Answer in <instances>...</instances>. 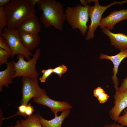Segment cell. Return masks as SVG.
<instances>
[{
	"instance_id": "1",
	"label": "cell",
	"mask_w": 127,
	"mask_h": 127,
	"mask_svg": "<svg viewBox=\"0 0 127 127\" xmlns=\"http://www.w3.org/2000/svg\"><path fill=\"white\" fill-rule=\"evenodd\" d=\"M37 5L42 11L40 20L44 27L48 28L53 26L62 31L66 20L63 5L55 0H40Z\"/></svg>"
},
{
	"instance_id": "2",
	"label": "cell",
	"mask_w": 127,
	"mask_h": 127,
	"mask_svg": "<svg viewBox=\"0 0 127 127\" xmlns=\"http://www.w3.org/2000/svg\"><path fill=\"white\" fill-rule=\"evenodd\" d=\"M4 7L9 29H17L26 19L36 16L35 8L30 6L28 0H11Z\"/></svg>"
},
{
	"instance_id": "3",
	"label": "cell",
	"mask_w": 127,
	"mask_h": 127,
	"mask_svg": "<svg viewBox=\"0 0 127 127\" xmlns=\"http://www.w3.org/2000/svg\"><path fill=\"white\" fill-rule=\"evenodd\" d=\"M90 6L84 7L80 4L67 7L65 11L66 20L72 29H79L82 36H85L88 27L89 20L88 9Z\"/></svg>"
},
{
	"instance_id": "4",
	"label": "cell",
	"mask_w": 127,
	"mask_h": 127,
	"mask_svg": "<svg viewBox=\"0 0 127 127\" xmlns=\"http://www.w3.org/2000/svg\"><path fill=\"white\" fill-rule=\"evenodd\" d=\"M41 54L40 48L36 49L32 58L29 61L24 60L22 54L17 55V62L14 61V66L15 71L13 79L17 77H28L37 79L39 73L36 70V66L37 60Z\"/></svg>"
},
{
	"instance_id": "5",
	"label": "cell",
	"mask_w": 127,
	"mask_h": 127,
	"mask_svg": "<svg viewBox=\"0 0 127 127\" xmlns=\"http://www.w3.org/2000/svg\"><path fill=\"white\" fill-rule=\"evenodd\" d=\"M87 1L89 4L94 2L95 3L93 6H89L88 9L89 16L91 21L90 25L89 27L85 36L86 40H88L94 37V32L97 27L100 25L102 15L104 12L112 5L117 4H123L126 3L127 0L115 1L105 6L101 5L98 0H88Z\"/></svg>"
},
{
	"instance_id": "6",
	"label": "cell",
	"mask_w": 127,
	"mask_h": 127,
	"mask_svg": "<svg viewBox=\"0 0 127 127\" xmlns=\"http://www.w3.org/2000/svg\"><path fill=\"white\" fill-rule=\"evenodd\" d=\"M19 31L17 29H10L6 27L4 28L0 37L7 42L12 50L14 56L21 54L28 61L31 59L30 56H33L31 51L25 48L22 45L19 36Z\"/></svg>"
},
{
	"instance_id": "7",
	"label": "cell",
	"mask_w": 127,
	"mask_h": 127,
	"mask_svg": "<svg viewBox=\"0 0 127 127\" xmlns=\"http://www.w3.org/2000/svg\"><path fill=\"white\" fill-rule=\"evenodd\" d=\"M22 96L21 104L26 106L32 98H38L47 95L46 91L41 88L38 84L37 79L28 77H23L21 79Z\"/></svg>"
},
{
	"instance_id": "8",
	"label": "cell",
	"mask_w": 127,
	"mask_h": 127,
	"mask_svg": "<svg viewBox=\"0 0 127 127\" xmlns=\"http://www.w3.org/2000/svg\"><path fill=\"white\" fill-rule=\"evenodd\" d=\"M33 102L36 103L41 104L50 108L55 115L57 113L67 109H71L72 107L68 103L65 101H60L50 98L47 95H44L38 98H32Z\"/></svg>"
},
{
	"instance_id": "9",
	"label": "cell",
	"mask_w": 127,
	"mask_h": 127,
	"mask_svg": "<svg viewBox=\"0 0 127 127\" xmlns=\"http://www.w3.org/2000/svg\"><path fill=\"white\" fill-rule=\"evenodd\" d=\"M126 20L127 9L114 10L105 17L102 18L99 26L102 29L107 27L110 30H112L117 23Z\"/></svg>"
},
{
	"instance_id": "10",
	"label": "cell",
	"mask_w": 127,
	"mask_h": 127,
	"mask_svg": "<svg viewBox=\"0 0 127 127\" xmlns=\"http://www.w3.org/2000/svg\"><path fill=\"white\" fill-rule=\"evenodd\" d=\"M127 57V50L120 51L117 55L112 56H110L101 53L99 58L101 59H106L111 61L113 63L114 67L113 69V75L112 77L113 81L114 86L116 90L115 93L118 91L119 87V80L117 76L118 68L121 62L125 58Z\"/></svg>"
},
{
	"instance_id": "11",
	"label": "cell",
	"mask_w": 127,
	"mask_h": 127,
	"mask_svg": "<svg viewBox=\"0 0 127 127\" xmlns=\"http://www.w3.org/2000/svg\"><path fill=\"white\" fill-rule=\"evenodd\" d=\"M102 32L109 38L111 45L120 51L127 50V35L124 33H114L107 28L102 29Z\"/></svg>"
},
{
	"instance_id": "12",
	"label": "cell",
	"mask_w": 127,
	"mask_h": 127,
	"mask_svg": "<svg viewBox=\"0 0 127 127\" xmlns=\"http://www.w3.org/2000/svg\"><path fill=\"white\" fill-rule=\"evenodd\" d=\"M41 28L38 17L35 16L25 20L19 25L17 29L19 31L32 34H38Z\"/></svg>"
},
{
	"instance_id": "13",
	"label": "cell",
	"mask_w": 127,
	"mask_h": 127,
	"mask_svg": "<svg viewBox=\"0 0 127 127\" xmlns=\"http://www.w3.org/2000/svg\"><path fill=\"white\" fill-rule=\"evenodd\" d=\"M114 104L109 114L111 119L115 123L122 111L127 107V89L120 94Z\"/></svg>"
},
{
	"instance_id": "14",
	"label": "cell",
	"mask_w": 127,
	"mask_h": 127,
	"mask_svg": "<svg viewBox=\"0 0 127 127\" xmlns=\"http://www.w3.org/2000/svg\"><path fill=\"white\" fill-rule=\"evenodd\" d=\"M14 61H9L6 64L7 67L4 70L0 71V92L3 91V87H9V85L13 83L12 79L15 71Z\"/></svg>"
},
{
	"instance_id": "15",
	"label": "cell",
	"mask_w": 127,
	"mask_h": 127,
	"mask_svg": "<svg viewBox=\"0 0 127 127\" xmlns=\"http://www.w3.org/2000/svg\"><path fill=\"white\" fill-rule=\"evenodd\" d=\"M21 42L25 48L31 51L36 48L40 43V38L38 34H32L19 31Z\"/></svg>"
},
{
	"instance_id": "16",
	"label": "cell",
	"mask_w": 127,
	"mask_h": 127,
	"mask_svg": "<svg viewBox=\"0 0 127 127\" xmlns=\"http://www.w3.org/2000/svg\"><path fill=\"white\" fill-rule=\"evenodd\" d=\"M70 112V109L65 110L62 112L60 115H55L54 118L50 120L44 119L38 112V114L43 127H61L63 121L69 115Z\"/></svg>"
},
{
	"instance_id": "17",
	"label": "cell",
	"mask_w": 127,
	"mask_h": 127,
	"mask_svg": "<svg viewBox=\"0 0 127 127\" xmlns=\"http://www.w3.org/2000/svg\"><path fill=\"white\" fill-rule=\"evenodd\" d=\"M20 122L24 127H43L38 114H33L25 119H21Z\"/></svg>"
},
{
	"instance_id": "18",
	"label": "cell",
	"mask_w": 127,
	"mask_h": 127,
	"mask_svg": "<svg viewBox=\"0 0 127 127\" xmlns=\"http://www.w3.org/2000/svg\"><path fill=\"white\" fill-rule=\"evenodd\" d=\"M7 26V21L4 7H0V34L3 33L4 28Z\"/></svg>"
},
{
	"instance_id": "19",
	"label": "cell",
	"mask_w": 127,
	"mask_h": 127,
	"mask_svg": "<svg viewBox=\"0 0 127 127\" xmlns=\"http://www.w3.org/2000/svg\"><path fill=\"white\" fill-rule=\"evenodd\" d=\"M12 57L11 55L8 52L0 48V65L7 64L8 62V59Z\"/></svg>"
},
{
	"instance_id": "20",
	"label": "cell",
	"mask_w": 127,
	"mask_h": 127,
	"mask_svg": "<svg viewBox=\"0 0 127 127\" xmlns=\"http://www.w3.org/2000/svg\"><path fill=\"white\" fill-rule=\"evenodd\" d=\"M0 48H1L10 54L12 56V58L14 56L12 52L8 43L5 39L0 37Z\"/></svg>"
},
{
	"instance_id": "21",
	"label": "cell",
	"mask_w": 127,
	"mask_h": 127,
	"mask_svg": "<svg viewBox=\"0 0 127 127\" xmlns=\"http://www.w3.org/2000/svg\"><path fill=\"white\" fill-rule=\"evenodd\" d=\"M26 106L23 104H21L18 107V111L15 114L12 116L7 117L6 118H4V120L8 119L13 117L16 116L20 115L24 117L26 119L27 118V117L25 114V110Z\"/></svg>"
},
{
	"instance_id": "22",
	"label": "cell",
	"mask_w": 127,
	"mask_h": 127,
	"mask_svg": "<svg viewBox=\"0 0 127 127\" xmlns=\"http://www.w3.org/2000/svg\"><path fill=\"white\" fill-rule=\"evenodd\" d=\"M43 75L39 78V80L42 83L45 82L47 78L53 73V69L50 68L47 69H43L42 71Z\"/></svg>"
},
{
	"instance_id": "23",
	"label": "cell",
	"mask_w": 127,
	"mask_h": 127,
	"mask_svg": "<svg viewBox=\"0 0 127 127\" xmlns=\"http://www.w3.org/2000/svg\"><path fill=\"white\" fill-rule=\"evenodd\" d=\"M127 89V77L124 79L120 87L119 88L118 92L114 95V103L115 102L120 94L125 90Z\"/></svg>"
},
{
	"instance_id": "24",
	"label": "cell",
	"mask_w": 127,
	"mask_h": 127,
	"mask_svg": "<svg viewBox=\"0 0 127 127\" xmlns=\"http://www.w3.org/2000/svg\"><path fill=\"white\" fill-rule=\"evenodd\" d=\"M67 70L66 66L64 65H61L53 69V73L61 77Z\"/></svg>"
},
{
	"instance_id": "25",
	"label": "cell",
	"mask_w": 127,
	"mask_h": 127,
	"mask_svg": "<svg viewBox=\"0 0 127 127\" xmlns=\"http://www.w3.org/2000/svg\"><path fill=\"white\" fill-rule=\"evenodd\" d=\"M116 122L123 126H127V109L124 110L123 115L118 117Z\"/></svg>"
},
{
	"instance_id": "26",
	"label": "cell",
	"mask_w": 127,
	"mask_h": 127,
	"mask_svg": "<svg viewBox=\"0 0 127 127\" xmlns=\"http://www.w3.org/2000/svg\"><path fill=\"white\" fill-rule=\"evenodd\" d=\"M109 96L105 92L100 94L97 98L100 103H103L107 100Z\"/></svg>"
},
{
	"instance_id": "27",
	"label": "cell",
	"mask_w": 127,
	"mask_h": 127,
	"mask_svg": "<svg viewBox=\"0 0 127 127\" xmlns=\"http://www.w3.org/2000/svg\"><path fill=\"white\" fill-rule=\"evenodd\" d=\"M35 111L33 106L30 103L28 104L26 106L25 110V114L28 117L32 115Z\"/></svg>"
},
{
	"instance_id": "28",
	"label": "cell",
	"mask_w": 127,
	"mask_h": 127,
	"mask_svg": "<svg viewBox=\"0 0 127 127\" xmlns=\"http://www.w3.org/2000/svg\"><path fill=\"white\" fill-rule=\"evenodd\" d=\"M105 92L103 89L100 87H98L95 88L93 91V95L97 98L102 93Z\"/></svg>"
},
{
	"instance_id": "29",
	"label": "cell",
	"mask_w": 127,
	"mask_h": 127,
	"mask_svg": "<svg viewBox=\"0 0 127 127\" xmlns=\"http://www.w3.org/2000/svg\"><path fill=\"white\" fill-rule=\"evenodd\" d=\"M40 0H28L29 5L32 7L35 8L36 5Z\"/></svg>"
},
{
	"instance_id": "30",
	"label": "cell",
	"mask_w": 127,
	"mask_h": 127,
	"mask_svg": "<svg viewBox=\"0 0 127 127\" xmlns=\"http://www.w3.org/2000/svg\"><path fill=\"white\" fill-rule=\"evenodd\" d=\"M103 127H123V126L121 125L114 123L106 124Z\"/></svg>"
},
{
	"instance_id": "31",
	"label": "cell",
	"mask_w": 127,
	"mask_h": 127,
	"mask_svg": "<svg viewBox=\"0 0 127 127\" xmlns=\"http://www.w3.org/2000/svg\"><path fill=\"white\" fill-rule=\"evenodd\" d=\"M11 0H0V7H4Z\"/></svg>"
},
{
	"instance_id": "32",
	"label": "cell",
	"mask_w": 127,
	"mask_h": 127,
	"mask_svg": "<svg viewBox=\"0 0 127 127\" xmlns=\"http://www.w3.org/2000/svg\"><path fill=\"white\" fill-rule=\"evenodd\" d=\"M16 125L14 126H8L6 127H24L19 120H16Z\"/></svg>"
},
{
	"instance_id": "33",
	"label": "cell",
	"mask_w": 127,
	"mask_h": 127,
	"mask_svg": "<svg viewBox=\"0 0 127 127\" xmlns=\"http://www.w3.org/2000/svg\"><path fill=\"white\" fill-rule=\"evenodd\" d=\"M0 127L2 126L3 121L4 120L3 117V113L2 109L0 108Z\"/></svg>"
},
{
	"instance_id": "34",
	"label": "cell",
	"mask_w": 127,
	"mask_h": 127,
	"mask_svg": "<svg viewBox=\"0 0 127 127\" xmlns=\"http://www.w3.org/2000/svg\"><path fill=\"white\" fill-rule=\"evenodd\" d=\"M80 1L82 5V6H87L89 5L87 3L86 0H80Z\"/></svg>"
}]
</instances>
